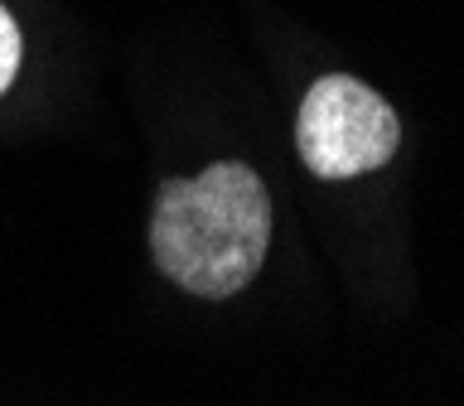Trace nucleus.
I'll return each mask as SVG.
<instances>
[{
  "mask_svg": "<svg viewBox=\"0 0 464 406\" xmlns=\"http://www.w3.org/2000/svg\"><path fill=\"white\" fill-rule=\"evenodd\" d=\"M401 145V121L382 92L368 82L329 72L314 78L300 97L295 150L314 179H353V174L382 169Z\"/></svg>",
  "mask_w": 464,
  "mask_h": 406,
  "instance_id": "nucleus-2",
  "label": "nucleus"
},
{
  "mask_svg": "<svg viewBox=\"0 0 464 406\" xmlns=\"http://www.w3.org/2000/svg\"><path fill=\"white\" fill-rule=\"evenodd\" d=\"M271 246V194L242 160H218L194 179H165L150 208L160 276L198 300H232L252 285Z\"/></svg>",
  "mask_w": 464,
  "mask_h": 406,
  "instance_id": "nucleus-1",
  "label": "nucleus"
},
{
  "mask_svg": "<svg viewBox=\"0 0 464 406\" xmlns=\"http://www.w3.org/2000/svg\"><path fill=\"white\" fill-rule=\"evenodd\" d=\"M20 63H24L20 24H14V14L0 5V97L10 92V82H14V78H20Z\"/></svg>",
  "mask_w": 464,
  "mask_h": 406,
  "instance_id": "nucleus-3",
  "label": "nucleus"
}]
</instances>
